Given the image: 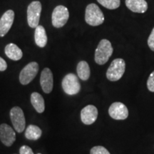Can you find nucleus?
I'll list each match as a JSON object with an SVG mask.
<instances>
[{
	"mask_svg": "<svg viewBox=\"0 0 154 154\" xmlns=\"http://www.w3.org/2000/svg\"><path fill=\"white\" fill-rule=\"evenodd\" d=\"M31 103L38 113H42L45 109V103L43 96L37 92H34L31 95Z\"/></svg>",
	"mask_w": 154,
	"mask_h": 154,
	"instance_id": "nucleus-17",
	"label": "nucleus"
},
{
	"mask_svg": "<svg viewBox=\"0 0 154 154\" xmlns=\"http://www.w3.org/2000/svg\"><path fill=\"white\" fill-rule=\"evenodd\" d=\"M69 18L68 9L63 5L56 7L52 12L51 22L55 28H61L66 24Z\"/></svg>",
	"mask_w": 154,
	"mask_h": 154,
	"instance_id": "nucleus-5",
	"label": "nucleus"
},
{
	"mask_svg": "<svg viewBox=\"0 0 154 154\" xmlns=\"http://www.w3.org/2000/svg\"><path fill=\"white\" fill-rule=\"evenodd\" d=\"M76 72L78 76L79 77L80 79L83 81L88 80L90 77V74H91L89 66H88V63L85 61H80L77 64Z\"/></svg>",
	"mask_w": 154,
	"mask_h": 154,
	"instance_id": "nucleus-18",
	"label": "nucleus"
},
{
	"mask_svg": "<svg viewBox=\"0 0 154 154\" xmlns=\"http://www.w3.org/2000/svg\"><path fill=\"white\" fill-rule=\"evenodd\" d=\"M113 49L111 42L107 39H102L95 51V61L99 65L105 64L112 55Z\"/></svg>",
	"mask_w": 154,
	"mask_h": 154,
	"instance_id": "nucleus-1",
	"label": "nucleus"
},
{
	"mask_svg": "<svg viewBox=\"0 0 154 154\" xmlns=\"http://www.w3.org/2000/svg\"><path fill=\"white\" fill-rule=\"evenodd\" d=\"M147 88L150 91L154 92V71L150 74L147 80Z\"/></svg>",
	"mask_w": 154,
	"mask_h": 154,
	"instance_id": "nucleus-22",
	"label": "nucleus"
},
{
	"mask_svg": "<svg viewBox=\"0 0 154 154\" xmlns=\"http://www.w3.org/2000/svg\"><path fill=\"white\" fill-rule=\"evenodd\" d=\"M38 154H41V153H38Z\"/></svg>",
	"mask_w": 154,
	"mask_h": 154,
	"instance_id": "nucleus-26",
	"label": "nucleus"
},
{
	"mask_svg": "<svg viewBox=\"0 0 154 154\" xmlns=\"http://www.w3.org/2000/svg\"><path fill=\"white\" fill-rule=\"evenodd\" d=\"M126 5L128 9L136 13H144L148 9L145 0H126Z\"/></svg>",
	"mask_w": 154,
	"mask_h": 154,
	"instance_id": "nucleus-14",
	"label": "nucleus"
},
{
	"mask_svg": "<svg viewBox=\"0 0 154 154\" xmlns=\"http://www.w3.org/2000/svg\"><path fill=\"white\" fill-rule=\"evenodd\" d=\"M5 54L7 57L14 61L20 60L23 57L22 51L14 44H9L6 46L5 49Z\"/></svg>",
	"mask_w": 154,
	"mask_h": 154,
	"instance_id": "nucleus-15",
	"label": "nucleus"
},
{
	"mask_svg": "<svg viewBox=\"0 0 154 154\" xmlns=\"http://www.w3.org/2000/svg\"><path fill=\"white\" fill-rule=\"evenodd\" d=\"M14 19V12L13 10L7 11L0 19V36L2 37L8 33L12 26Z\"/></svg>",
	"mask_w": 154,
	"mask_h": 154,
	"instance_id": "nucleus-11",
	"label": "nucleus"
},
{
	"mask_svg": "<svg viewBox=\"0 0 154 154\" xmlns=\"http://www.w3.org/2000/svg\"><path fill=\"white\" fill-rule=\"evenodd\" d=\"M126 70V62L123 59H116L107 69L106 77L111 82L119 81Z\"/></svg>",
	"mask_w": 154,
	"mask_h": 154,
	"instance_id": "nucleus-3",
	"label": "nucleus"
},
{
	"mask_svg": "<svg viewBox=\"0 0 154 154\" xmlns=\"http://www.w3.org/2000/svg\"><path fill=\"white\" fill-rule=\"evenodd\" d=\"M34 39L35 43L38 47L43 48L47 44V36L45 29L42 25H38L35 29L34 33Z\"/></svg>",
	"mask_w": 154,
	"mask_h": 154,
	"instance_id": "nucleus-16",
	"label": "nucleus"
},
{
	"mask_svg": "<svg viewBox=\"0 0 154 154\" xmlns=\"http://www.w3.org/2000/svg\"><path fill=\"white\" fill-rule=\"evenodd\" d=\"M0 140L6 146H11L14 143L16 134L8 124H2L0 125Z\"/></svg>",
	"mask_w": 154,
	"mask_h": 154,
	"instance_id": "nucleus-10",
	"label": "nucleus"
},
{
	"mask_svg": "<svg viewBox=\"0 0 154 154\" xmlns=\"http://www.w3.org/2000/svg\"><path fill=\"white\" fill-rule=\"evenodd\" d=\"M98 117V110L94 105H88L81 111V119L85 125H91Z\"/></svg>",
	"mask_w": 154,
	"mask_h": 154,
	"instance_id": "nucleus-13",
	"label": "nucleus"
},
{
	"mask_svg": "<svg viewBox=\"0 0 154 154\" xmlns=\"http://www.w3.org/2000/svg\"><path fill=\"white\" fill-rule=\"evenodd\" d=\"M10 118L15 131L22 133L25 129L26 121L22 109L19 106L13 107L10 111Z\"/></svg>",
	"mask_w": 154,
	"mask_h": 154,
	"instance_id": "nucleus-8",
	"label": "nucleus"
},
{
	"mask_svg": "<svg viewBox=\"0 0 154 154\" xmlns=\"http://www.w3.org/2000/svg\"><path fill=\"white\" fill-rule=\"evenodd\" d=\"M100 5L109 9H116L120 6V0H97Z\"/></svg>",
	"mask_w": 154,
	"mask_h": 154,
	"instance_id": "nucleus-20",
	"label": "nucleus"
},
{
	"mask_svg": "<svg viewBox=\"0 0 154 154\" xmlns=\"http://www.w3.org/2000/svg\"><path fill=\"white\" fill-rule=\"evenodd\" d=\"M38 72V64L35 61L26 65L19 74V82L22 85H27L35 78Z\"/></svg>",
	"mask_w": 154,
	"mask_h": 154,
	"instance_id": "nucleus-7",
	"label": "nucleus"
},
{
	"mask_svg": "<svg viewBox=\"0 0 154 154\" xmlns=\"http://www.w3.org/2000/svg\"><path fill=\"white\" fill-rule=\"evenodd\" d=\"M20 154H34V152L32 149L28 146H22L19 149Z\"/></svg>",
	"mask_w": 154,
	"mask_h": 154,
	"instance_id": "nucleus-24",
	"label": "nucleus"
},
{
	"mask_svg": "<svg viewBox=\"0 0 154 154\" xmlns=\"http://www.w3.org/2000/svg\"><path fill=\"white\" fill-rule=\"evenodd\" d=\"M42 129L35 125H29L25 131V137L29 140H36L41 137Z\"/></svg>",
	"mask_w": 154,
	"mask_h": 154,
	"instance_id": "nucleus-19",
	"label": "nucleus"
},
{
	"mask_svg": "<svg viewBox=\"0 0 154 154\" xmlns=\"http://www.w3.org/2000/svg\"><path fill=\"white\" fill-rule=\"evenodd\" d=\"M40 84L44 93L49 94L52 91L54 86L53 74L49 68H45L42 72Z\"/></svg>",
	"mask_w": 154,
	"mask_h": 154,
	"instance_id": "nucleus-12",
	"label": "nucleus"
},
{
	"mask_svg": "<svg viewBox=\"0 0 154 154\" xmlns=\"http://www.w3.org/2000/svg\"><path fill=\"white\" fill-rule=\"evenodd\" d=\"M85 21L88 24L93 26L101 25L104 22L103 12L96 4H90L86 8Z\"/></svg>",
	"mask_w": 154,
	"mask_h": 154,
	"instance_id": "nucleus-2",
	"label": "nucleus"
},
{
	"mask_svg": "<svg viewBox=\"0 0 154 154\" xmlns=\"http://www.w3.org/2000/svg\"><path fill=\"white\" fill-rule=\"evenodd\" d=\"M90 154H110L109 151L103 146H94L90 151Z\"/></svg>",
	"mask_w": 154,
	"mask_h": 154,
	"instance_id": "nucleus-21",
	"label": "nucleus"
},
{
	"mask_svg": "<svg viewBox=\"0 0 154 154\" xmlns=\"http://www.w3.org/2000/svg\"><path fill=\"white\" fill-rule=\"evenodd\" d=\"M148 45L151 51H154V27L152 29V32L148 38Z\"/></svg>",
	"mask_w": 154,
	"mask_h": 154,
	"instance_id": "nucleus-23",
	"label": "nucleus"
},
{
	"mask_svg": "<svg viewBox=\"0 0 154 154\" xmlns=\"http://www.w3.org/2000/svg\"><path fill=\"white\" fill-rule=\"evenodd\" d=\"M109 113L115 120H125L128 116V110L121 102H114L109 107Z\"/></svg>",
	"mask_w": 154,
	"mask_h": 154,
	"instance_id": "nucleus-9",
	"label": "nucleus"
},
{
	"mask_svg": "<svg viewBox=\"0 0 154 154\" xmlns=\"http://www.w3.org/2000/svg\"><path fill=\"white\" fill-rule=\"evenodd\" d=\"M7 68V64L5 59L0 57V72H4Z\"/></svg>",
	"mask_w": 154,
	"mask_h": 154,
	"instance_id": "nucleus-25",
	"label": "nucleus"
},
{
	"mask_svg": "<svg viewBox=\"0 0 154 154\" xmlns=\"http://www.w3.org/2000/svg\"><path fill=\"white\" fill-rule=\"evenodd\" d=\"M61 85L63 90L68 95H75L81 90V84L78 77L74 74H68L63 77Z\"/></svg>",
	"mask_w": 154,
	"mask_h": 154,
	"instance_id": "nucleus-4",
	"label": "nucleus"
},
{
	"mask_svg": "<svg viewBox=\"0 0 154 154\" xmlns=\"http://www.w3.org/2000/svg\"><path fill=\"white\" fill-rule=\"evenodd\" d=\"M42 11V4L34 1L29 4L27 8V22L31 28H36L38 25Z\"/></svg>",
	"mask_w": 154,
	"mask_h": 154,
	"instance_id": "nucleus-6",
	"label": "nucleus"
}]
</instances>
